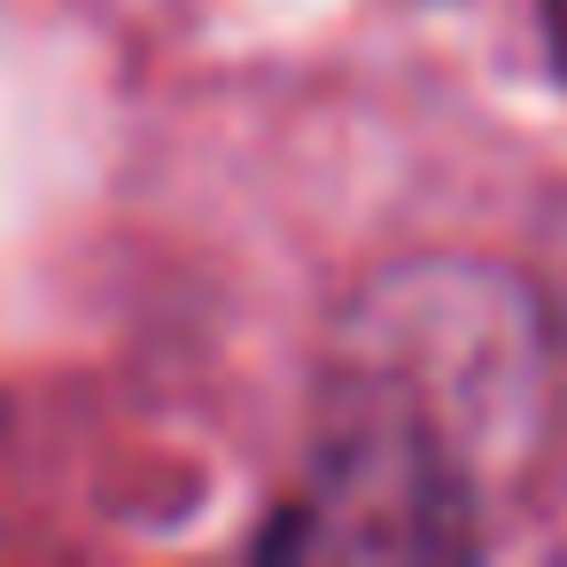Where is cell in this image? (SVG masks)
Returning a JSON list of instances; mask_svg holds the SVG:
<instances>
[{
  "mask_svg": "<svg viewBox=\"0 0 567 567\" xmlns=\"http://www.w3.org/2000/svg\"><path fill=\"white\" fill-rule=\"evenodd\" d=\"M544 24H551V48H559V71H567V0H544Z\"/></svg>",
  "mask_w": 567,
  "mask_h": 567,
  "instance_id": "6da1fadb",
  "label": "cell"
}]
</instances>
